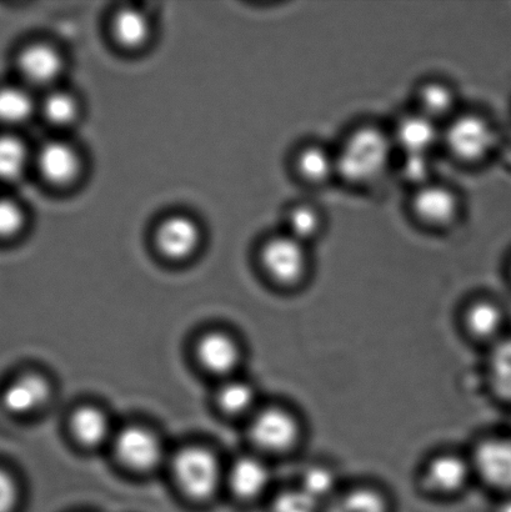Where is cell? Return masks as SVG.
<instances>
[{
	"label": "cell",
	"mask_w": 511,
	"mask_h": 512,
	"mask_svg": "<svg viewBox=\"0 0 511 512\" xmlns=\"http://www.w3.org/2000/svg\"><path fill=\"white\" fill-rule=\"evenodd\" d=\"M299 488L307 491L310 496L322 503L334 494V490L337 488V478L332 470L323 468V466H313L305 471Z\"/></svg>",
	"instance_id": "cell-29"
},
{
	"label": "cell",
	"mask_w": 511,
	"mask_h": 512,
	"mask_svg": "<svg viewBox=\"0 0 511 512\" xmlns=\"http://www.w3.org/2000/svg\"><path fill=\"white\" fill-rule=\"evenodd\" d=\"M458 97L452 85L443 80L430 79L417 90V109L438 124L454 118L458 113Z\"/></svg>",
	"instance_id": "cell-15"
},
{
	"label": "cell",
	"mask_w": 511,
	"mask_h": 512,
	"mask_svg": "<svg viewBox=\"0 0 511 512\" xmlns=\"http://www.w3.org/2000/svg\"><path fill=\"white\" fill-rule=\"evenodd\" d=\"M490 376L497 393L511 400V339L500 341L493 349Z\"/></svg>",
	"instance_id": "cell-28"
},
{
	"label": "cell",
	"mask_w": 511,
	"mask_h": 512,
	"mask_svg": "<svg viewBox=\"0 0 511 512\" xmlns=\"http://www.w3.org/2000/svg\"><path fill=\"white\" fill-rule=\"evenodd\" d=\"M467 324L469 330L478 338H493L502 328V311L490 301H478L468 310Z\"/></svg>",
	"instance_id": "cell-24"
},
{
	"label": "cell",
	"mask_w": 511,
	"mask_h": 512,
	"mask_svg": "<svg viewBox=\"0 0 511 512\" xmlns=\"http://www.w3.org/2000/svg\"><path fill=\"white\" fill-rule=\"evenodd\" d=\"M412 210L415 218L424 225L448 228L459 217L460 199L448 185L430 182L415 189Z\"/></svg>",
	"instance_id": "cell-5"
},
{
	"label": "cell",
	"mask_w": 511,
	"mask_h": 512,
	"mask_svg": "<svg viewBox=\"0 0 511 512\" xmlns=\"http://www.w3.org/2000/svg\"><path fill=\"white\" fill-rule=\"evenodd\" d=\"M442 143L460 162L479 163L497 147V129L482 114L460 113L445 124Z\"/></svg>",
	"instance_id": "cell-2"
},
{
	"label": "cell",
	"mask_w": 511,
	"mask_h": 512,
	"mask_svg": "<svg viewBox=\"0 0 511 512\" xmlns=\"http://www.w3.org/2000/svg\"><path fill=\"white\" fill-rule=\"evenodd\" d=\"M323 217L312 204L299 203L288 210L285 217V232L299 242L308 244L323 230Z\"/></svg>",
	"instance_id": "cell-21"
},
{
	"label": "cell",
	"mask_w": 511,
	"mask_h": 512,
	"mask_svg": "<svg viewBox=\"0 0 511 512\" xmlns=\"http://www.w3.org/2000/svg\"><path fill=\"white\" fill-rule=\"evenodd\" d=\"M22 208L13 200L0 199V238H10L18 234L24 225Z\"/></svg>",
	"instance_id": "cell-32"
},
{
	"label": "cell",
	"mask_w": 511,
	"mask_h": 512,
	"mask_svg": "<svg viewBox=\"0 0 511 512\" xmlns=\"http://www.w3.org/2000/svg\"><path fill=\"white\" fill-rule=\"evenodd\" d=\"M37 165L49 183L67 185L78 177L80 158L77 149L63 140H52L40 148Z\"/></svg>",
	"instance_id": "cell-11"
},
{
	"label": "cell",
	"mask_w": 511,
	"mask_h": 512,
	"mask_svg": "<svg viewBox=\"0 0 511 512\" xmlns=\"http://www.w3.org/2000/svg\"><path fill=\"white\" fill-rule=\"evenodd\" d=\"M19 503L17 480L9 471L0 468V512H14Z\"/></svg>",
	"instance_id": "cell-33"
},
{
	"label": "cell",
	"mask_w": 511,
	"mask_h": 512,
	"mask_svg": "<svg viewBox=\"0 0 511 512\" xmlns=\"http://www.w3.org/2000/svg\"><path fill=\"white\" fill-rule=\"evenodd\" d=\"M294 169L305 183L319 185L337 175L335 153L320 144H305L295 154Z\"/></svg>",
	"instance_id": "cell-16"
},
{
	"label": "cell",
	"mask_w": 511,
	"mask_h": 512,
	"mask_svg": "<svg viewBox=\"0 0 511 512\" xmlns=\"http://www.w3.org/2000/svg\"><path fill=\"white\" fill-rule=\"evenodd\" d=\"M392 134L374 124L355 128L335 152L337 175L353 185H369L383 177L393 162Z\"/></svg>",
	"instance_id": "cell-1"
},
{
	"label": "cell",
	"mask_w": 511,
	"mask_h": 512,
	"mask_svg": "<svg viewBox=\"0 0 511 512\" xmlns=\"http://www.w3.org/2000/svg\"><path fill=\"white\" fill-rule=\"evenodd\" d=\"M218 401L225 413L240 415L247 413L255 403L252 386L242 380L229 379L219 390Z\"/></svg>",
	"instance_id": "cell-27"
},
{
	"label": "cell",
	"mask_w": 511,
	"mask_h": 512,
	"mask_svg": "<svg viewBox=\"0 0 511 512\" xmlns=\"http://www.w3.org/2000/svg\"><path fill=\"white\" fill-rule=\"evenodd\" d=\"M74 438L87 448H98L107 443L112 425L104 411L95 406H82L74 411L70 419Z\"/></svg>",
	"instance_id": "cell-18"
},
{
	"label": "cell",
	"mask_w": 511,
	"mask_h": 512,
	"mask_svg": "<svg viewBox=\"0 0 511 512\" xmlns=\"http://www.w3.org/2000/svg\"><path fill=\"white\" fill-rule=\"evenodd\" d=\"M173 473L183 493L197 501L212 499L223 481L217 456L199 446L179 451L173 460Z\"/></svg>",
	"instance_id": "cell-3"
},
{
	"label": "cell",
	"mask_w": 511,
	"mask_h": 512,
	"mask_svg": "<svg viewBox=\"0 0 511 512\" xmlns=\"http://www.w3.org/2000/svg\"><path fill=\"white\" fill-rule=\"evenodd\" d=\"M327 512H388V504L379 491L359 488L333 499Z\"/></svg>",
	"instance_id": "cell-22"
},
{
	"label": "cell",
	"mask_w": 511,
	"mask_h": 512,
	"mask_svg": "<svg viewBox=\"0 0 511 512\" xmlns=\"http://www.w3.org/2000/svg\"><path fill=\"white\" fill-rule=\"evenodd\" d=\"M432 172L433 165L430 155H403V160L400 162V173H402L405 182L413 184L415 189L433 182Z\"/></svg>",
	"instance_id": "cell-30"
},
{
	"label": "cell",
	"mask_w": 511,
	"mask_h": 512,
	"mask_svg": "<svg viewBox=\"0 0 511 512\" xmlns=\"http://www.w3.org/2000/svg\"><path fill=\"white\" fill-rule=\"evenodd\" d=\"M50 395L48 381L39 374L17 376L5 385L0 394V404L13 415H27L43 408Z\"/></svg>",
	"instance_id": "cell-10"
},
{
	"label": "cell",
	"mask_w": 511,
	"mask_h": 512,
	"mask_svg": "<svg viewBox=\"0 0 511 512\" xmlns=\"http://www.w3.org/2000/svg\"><path fill=\"white\" fill-rule=\"evenodd\" d=\"M499 512H511V499L500 508Z\"/></svg>",
	"instance_id": "cell-34"
},
{
	"label": "cell",
	"mask_w": 511,
	"mask_h": 512,
	"mask_svg": "<svg viewBox=\"0 0 511 512\" xmlns=\"http://www.w3.org/2000/svg\"><path fill=\"white\" fill-rule=\"evenodd\" d=\"M320 503L302 488L285 490L273 501V512H319Z\"/></svg>",
	"instance_id": "cell-31"
},
{
	"label": "cell",
	"mask_w": 511,
	"mask_h": 512,
	"mask_svg": "<svg viewBox=\"0 0 511 512\" xmlns=\"http://www.w3.org/2000/svg\"><path fill=\"white\" fill-rule=\"evenodd\" d=\"M19 68L28 82L50 87L62 75L64 59L53 45L34 43L20 54Z\"/></svg>",
	"instance_id": "cell-13"
},
{
	"label": "cell",
	"mask_w": 511,
	"mask_h": 512,
	"mask_svg": "<svg viewBox=\"0 0 511 512\" xmlns=\"http://www.w3.org/2000/svg\"><path fill=\"white\" fill-rule=\"evenodd\" d=\"M198 359L215 375L230 376L240 363V350L234 339L224 333H209L199 340Z\"/></svg>",
	"instance_id": "cell-14"
},
{
	"label": "cell",
	"mask_w": 511,
	"mask_h": 512,
	"mask_svg": "<svg viewBox=\"0 0 511 512\" xmlns=\"http://www.w3.org/2000/svg\"><path fill=\"white\" fill-rule=\"evenodd\" d=\"M35 104L27 90L18 87L0 89V122L19 124L34 113Z\"/></svg>",
	"instance_id": "cell-23"
},
{
	"label": "cell",
	"mask_w": 511,
	"mask_h": 512,
	"mask_svg": "<svg viewBox=\"0 0 511 512\" xmlns=\"http://www.w3.org/2000/svg\"><path fill=\"white\" fill-rule=\"evenodd\" d=\"M228 481L235 496L242 500H253L267 490L270 475L267 466L259 459L240 458L229 470Z\"/></svg>",
	"instance_id": "cell-17"
},
{
	"label": "cell",
	"mask_w": 511,
	"mask_h": 512,
	"mask_svg": "<svg viewBox=\"0 0 511 512\" xmlns=\"http://www.w3.org/2000/svg\"><path fill=\"white\" fill-rule=\"evenodd\" d=\"M28 163V152L18 138L0 137V180L18 179Z\"/></svg>",
	"instance_id": "cell-26"
},
{
	"label": "cell",
	"mask_w": 511,
	"mask_h": 512,
	"mask_svg": "<svg viewBox=\"0 0 511 512\" xmlns=\"http://www.w3.org/2000/svg\"><path fill=\"white\" fill-rule=\"evenodd\" d=\"M470 466L457 455H442L429 464L425 479L430 488L440 493H454L464 488L469 479Z\"/></svg>",
	"instance_id": "cell-19"
},
{
	"label": "cell",
	"mask_w": 511,
	"mask_h": 512,
	"mask_svg": "<svg viewBox=\"0 0 511 512\" xmlns=\"http://www.w3.org/2000/svg\"><path fill=\"white\" fill-rule=\"evenodd\" d=\"M390 134L395 150L402 155H430L442 143L443 129L434 120L414 110L400 117Z\"/></svg>",
	"instance_id": "cell-8"
},
{
	"label": "cell",
	"mask_w": 511,
	"mask_h": 512,
	"mask_svg": "<svg viewBox=\"0 0 511 512\" xmlns=\"http://www.w3.org/2000/svg\"><path fill=\"white\" fill-rule=\"evenodd\" d=\"M202 230L188 215H170L159 224L155 244L165 258L180 261L190 258L199 248Z\"/></svg>",
	"instance_id": "cell-9"
},
{
	"label": "cell",
	"mask_w": 511,
	"mask_h": 512,
	"mask_svg": "<svg viewBox=\"0 0 511 512\" xmlns=\"http://www.w3.org/2000/svg\"><path fill=\"white\" fill-rule=\"evenodd\" d=\"M42 112L50 124L67 127L77 119L79 104L77 99L65 90H50L43 100Z\"/></svg>",
	"instance_id": "cell-25"
},
{
	"label": "cell",
	"mask_w": 511,
	"mask_h": 512,
	"mask_svg": "<svg viewBox=\"0 0 511 512\" xmlns=\"http://www.w3.org/2000/svg\"><path fill=\"white\" fill-rule=\"evenodd\" d=\"M297 419L288 411L269 408L254 416L250 424V438L260 449L283 453L292 449L299 439Z\"/></svg>",
	"instance_id": "cell-7"
},
{
	"label": "cell",
	"mask_w": 511,
	"mask_h": 512,
	"mask_svg": "<svg viewBox=\"0 0 511 512\" xmlns=\"http://www.w3.org/2000/svg\"><path fill=\"white\" fill-rule=\"evenodd\" d=\"M114 38L124 48L137 49L148 42L152 27L148 15L138 8L120 9L113 19Z\"/></svg>",
	"instance_id": "cell-20"
},
{
	"label": "cell",
	"mask_w": 511,
	"mask_h": 512,
	"mask_svg": "<svg viewBox=\"0 0 511 512\" xmlns=\"http://www.w3.org/2000/svg\"><path fill=\"white\" fill-rule=\"evenodd\" d=\"M474 468L488 484L511 489V440L490 439L478 446Z\"/></svg>",
	"instance_id": "cell-12"
},
{
	"label": "cell",
	"mask_w": 511,
	"mask_h": 512,
	"mask_svg": "<svg viewBox=\"0 0 511 512\" xmlns=\"http://www.w3.org/2000/svg\"><path fill=\"white\" fill-rule=\"evenodd\" d=\"M118 459L135 471H150L162 463L164 449L158 436L140 426H127L113 436Z\"/></svg>",
	"instance_id": "cell-6"
},
{
	"label": "cell",
	"mask_w": 511,
	"mask_h": 512,
	"mask_svg": "<svg viewBox=\"0 0 511 512\" xmlns=\"http://www.w3.org/2000/svg\"><path fill=\"white\" fill-rule=\"evenodd\" d=\"M260 263L275 283L294 285L307 274V244L287 233L273 235L260 250Z\"/></svg>",
	"instance_id": "cell-4"
}]
</instances>
